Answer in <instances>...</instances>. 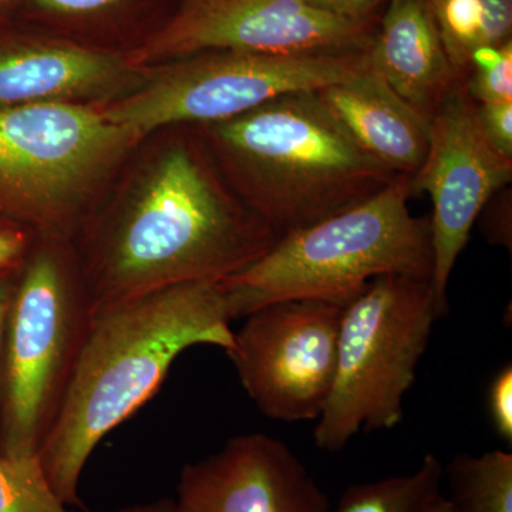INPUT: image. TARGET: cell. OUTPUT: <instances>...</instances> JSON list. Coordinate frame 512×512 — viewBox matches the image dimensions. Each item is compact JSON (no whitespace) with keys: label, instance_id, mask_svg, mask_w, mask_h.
Instances as JSON below:
<instances>
[{"label":"cell","instance_id":"cell-1","mask_svg":"<svg viewBox=\"0 0 512 512\" xmlns=\"http://www.w3.org/2000/svg\"><path fill=\"white\" fill-rule=\"evenodd\" d=\"M80 234L90 318L168 286L222 281L279 239L232 191L201 137L165 144L130 194Z\"/></svg>","mask_w":512,"mask_h":512},{"label":"cell","instance_id":"cell-2","mask_svg":"<svg viewBox=\"0 0 512 512\" xmlns=\"http://www.w3.org/2000/svg\"><path fill=\"white\" fill-rule=\"evenodd\" d=\"M220 281L147 293L90 318L55 424L39 453L47 483L67 507L100 441L158 392L192 346H234Z\"/></svg>","mask_w":512,"mask_h":512},{"label":"cell","instance_id":"cell-3","mask_svg":"<svg viewBox=\"0 0 512 512\" xmlns=\"http://www.w3.org/2000/svg\"><path fill=\"white\" fill-rule=\"evenodd\" d=\"M197 127L229 187L278 238L369 200L397 177L357 146L318 92Z\"/></svg>","mask_w":512,"mask_h":512},{"label":"cell","instance_id":"cell-4","mask_svg":"<svg viewBox=\"0 0 512 512\" xmlns=\"http://www.w3.org/2000/svg\"><path fill=\"white\" fill-rule=\"evenodd\" d=\"M412 177L276 241L244 271L220 281L231 320L271 303L312 299L345 308L373 279L433 274L430 218L414 217Z\"/></svg>","mask_w":512,"mask_h":512},{"label":"cell","instance_id":"cell-5","mask_svg":"<svg viewBox=\"0 0 512 512\" xmlns=\"http://www.w3.org/2000/svg\"><path fill=\"white\" fill-rule=\"evenodd\" d=\"M90 323L72 242L36 238L19 268L0 375V454L39 458Z\"/></svg>","mask_w":512,"mask_h":512},{"label":"cell","instance_id":"cell-6","mask_svg":"<svg viewBox=\"0 0 512 512\" xmlns=\"http://www.w3.org/2000/svg\"><path fill=\"white\" fill-rule=\"evenodd\" d=\"M99 106L0 110V217L36 238L73 242L100 188L141 141Z\"/></svg>","mask_w":512,"mask_h":512},{"label":"cell","instance_id":"cell-7","mask_svg":"<svg viewBox=\"0 0 512 512\" xmlns=\"http://www.w3.org/2000/svg\"><path fill=\"white\" fill-rule=\"evenodd\" d=\"M441 318L430 279L377 276L343 308L335 380L313 440L329 453L360 430H392L416 380L434 322Z\"/></svg>","mask_w":512,"mask_h":512},{"label":"cell","instance_id":"cell-8","mask_svg":"<svg viewBox=\"0 0 512 512\" xmlns=\"http://www.w3.org/2000/svg\"><path fill=\"white\" fill-rule=\"evenodd\" d=\"M367 67L366 50L322 55L211 50L150 67L134 92L99 107L113 123L146 137L177 124L234 119L284 94L348 82Z\"/></svg>","mask_w":512,"mask_h":512},{"label":"cell","instance_id":"cell-9","mask_svg":"<svg viewBox=\"0 0 512 512\" xmlns=\"http://www.w3.org/2000/svg\"><path fill=\"white\" fill-rule=\"evenodd\" d=\"M373 35L372 18H348L308 0H187L180 13L128 57L137 66L153 67L211 50L365 52Z\"/></svg>","mask_w":512,"mask_h":512},{"label":"cell","instance_id":"cell-10","mask_svg":"<svg viewBox=\"0 0 512 512\" xmlns=\"http://www.w3.org/2000/svg\"><path fill=\"white\" fill-rule=\"evenodd\" d=\"M342 312L298 299L245 316L227 355L259 412L285 423L319 419L335 380Z\"/></svg>","mask_w":512,"mask_h":512},{"label":"cell","instance_id":"cell-11","mask_svg":"<svg viewBox=\"0 0 512 512\" xmlns=\"http://www.w3.org/2000/svg\"><path fill=\"white\" fill-rule=\"evenodd\" d=\"M511 180L512 158L498 153L485 137L476 101L461 80L431 114L429 151L412 177L414 195L427 192L433 204L431 288L441 316L448 311L451 274L478 215Z\"/></svg>","mask_w":512,"mask_h":512},{"label":"cell","instance_id":"cell-12","mask_svg":"<svg viewBox=\"0 0 512 512\" xmlns=\"http://www.w3.org/2000/svg\"><path fill=\"white\" fill-rule=\"evenodd\" d=\"M181 512H330L328 494L284 441L241 434L211 456L185 464Z\"/></svg>","mask_w":512,"mask_h":512},{"label":"cell","instance_id":"cell-13","mask_svg":"<svg viewBox=\"0 0 512 512\" xmlns=\"http://www.w3.org/2000/svg\"><path fill=\"white\" fill-rule=\"evenodd\" d=\"M150 67L130 57L67 42L0 50V110L33 104L103 106L134 92Z\"/></svg>","mask_w":512,"mask_h":512},{"label":"cell","instance_id":"cell-14","mask_svg":"<svg viewBox=\"0 0 512 512\" xmlns=\"http://www.w3.org/2000/svg\"><path fill=\"white\" fill-rule=\"evenodd\" d=\"M366 55L370 70L429 119L464 80L448 59L427 0H390Z\"/></svg>","mask_w":512,"mask_h":512},{"label":"cell","instance_id":"cell-15","mask_svg":"<svg viewBox=\"0 0 512 512\" xmlns=\"http://www.w3.org/2000/svg\"><path fill=\"white\" fill-rule=\"evenodd\" d=\"M318 93L366 154L396 175L417 174L429 151L430 119L400 99L370 67Z\"/></svg>","mask_w":512,"mask_h":512},{"label":"cell","instance_id":"cell-16","mask_svg":"<svg viewBox=\"0 0 512 512\" xmlns=\"http://www.w3.org/2000/svg\"><path fill=\"white\" fill-rule=\"evenodd\" d=\"M448 59L466 77L474 53L510 42L512 0H427Z\"/></svg>","mask_w":512,"mask_h":512},{"label":"cell","instance_id":"cell-17","mask_svg":"<svg viewBox=\"0 0 512 512\" xmlns=\"http://www.w3.org/2000/svg\"><path fill=\"white\" fill-rule=\"evenodd\" d=\"M456 512H512V454L503 450L481 456L457 454L447 468Z\"/></svg>","mask_w":512,"mask_h":512},{"label":"cell","instance_id":"cell-18","mask_svg":"<svg viewBox=\"0 0 512 512\" xmlns=\"http://www.w3.org/2000/svg\"><path fill=\"white\" fill-rule=\"evenodd\" d=\"M444 466L427 454L416 473L349 487L332 512H427L441 494Z\"/></svg>","mask_w":512,"mask_h":512},{"label":"cell","instance_id":"cell-19","mask_svg":"<svg viewBox=\"0 0 512 512\" xmlns=\"http://www.w3.org/2000/svg\"><path fill=\"white\" fill-rule=\"evenodd\" d=\"M0 512H72L47 483L39 458L0 454Z\"/></svg>","mask_w":512,"mask_h":512},{"label":"cell","instance_id":"cell-20","mask_svg":"<svg viewBox=\"0 0 512 512\" xmlns=\"http://www.w3.org/2000/svg\"><path fill=\"white\" fill-rule=\"evenodd\" d=\"M464 86L477 104L512 103L511 40L474 53Z\"/></svg>","mask_w":512,"mask_h":512},{"label":"cell","instance_id":"cell-21","mask_svg":"<svg viewBox=\"0 0 512 512\" xmlns=\"http://www.w3.org/2000/svg\"><path fill=\"white\" fill-rule=\"evenodd\" d=\"M476 224L488 244L512 249V194L510 187L495 192L484 205Z\"/></svg>","mask_w":512,"mask_h":512},{"label":"cell","instance_id":"cell-22","mask_svg":"<svg viewBox=\"0 0 512 512\" xmlns=\"http://www.w3.org/2000/svg\"><path fill=\"white\" fill-rule=\"evenodd\" d=\"M488 416L501 440L512 444V366L501 367L488 387Z\"/></svg>","mask_w":512,"mask_h":512},{"label":"cell","instance_id":"cell-23","mask_svg":"<svg viewBox=\"0 0 512 512\" xmlns=\"http://www.w3.org/2000/svg\"><path fill=\"white\" fill-rule=\"evenodd\" d=\"M477 117L491 146L512 158V103L477 104Z\"/></svg>","mask_w":512,"mask_h":512},{"label":"cell","instance_id":"cell-24","mask_svg":"<svg viewBox=\"0 0 512 512\" xmlns=\"http://www.w3.org/2000/svg\"><path fill=\"white\" fill-rule=\"evenodd\" d=\"M35 239L28 229L0 217V271L19 268Z\"/></svg>","mask_w":512,"mask_h":512},{"label":"cell","instance_id":"cell-25","mask_svg":"<svg viewBox=\"0 0 512 512\" xmlns=\"http://www.w3.org/2000/svg\"><path fill=\"white\" fill-rule=\"evenodd\" d=\"M121 2L123 0H33L37 8L64 16L93 15Z\"/></svg>","mask_w":512,"mask_h":512},{"label":"cell","instance_id":"cell-26","mask_svg":"<svg viewBox=\"0 0 512 512\" xmlns=\"http://www.w3.org/2000/svg\"><path fill=\"white\" fill-rule=\"evenodd\" d=\"M308 2L338 15L360 19L370 18L373 9L387 0H308Z\"/></svg>","mask_w":512,"mask_h":512},{"label":"cell","instance_id":"cell-27","mask_svg":"<svg viewBox=\"0 0 512 512\" xmlns=\"http://www.w3.org/2000/svg\"><path fill=\"white\" fill-rule=\"evenodd\" d=\"M19 268L0 271V375H2L3 343H5L6 322H8L13 293H15L16 284H18Z\"/></svg>","mask_w":512,"mask_h":512},{"label":"cell","instance_id":"cell-28","mask_svg":"<svg viewBox=\"0 0 512 512\" xmlns=\"http://www.w3.org/2000/svg\"><path fill=\"white\" fill-rule=\"evenodd\" d=\"M117 512H181L178 508L177 501L164 500L153 501V503L134 504L130 507L121 508Z\"/></svg>","mask_w":512,"mask_h":512},{"label":"cell","instance_id":"cell-29","mask_svg":"<svg viewBox=\"0 0 512 512\" xmlns=\"http://www.w3.org/2000/svg\"><path fill=\"white\" fill-rule=\"evenodd\" d=\"M427 512H456L454 511L453 505H451L450 501H448L447 497H444L443 494H440L439 497L434 500V503L431 504L429 511Z\"/></svg>","mask_w":512,"mask_h":512},{"label":"cell","instance_id":"cell-30","mask_svg":"<svg viewBox=\"0 0 512 512\" xmlns=\"http://www.w3.org/2000/svg\"><path fill=\"white\" fill-rule=\"evenodd\" d=\"M3 2H5V0H0V5H2Z\"/></svg>","mask_w":512,"mask_h":512}]
</instances>
